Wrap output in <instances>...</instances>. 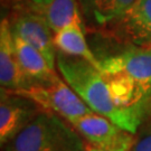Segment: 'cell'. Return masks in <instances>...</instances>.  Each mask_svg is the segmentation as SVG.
<instances>
[{
	"mask_svg": "<svg viewBox=\"0 0 151 151\" xmlns=\"http://www.w3.org/2000/svg\"><path fill=\"white\" fill-rule=\"evenodd\" d=\"M56 66L70 87L93 112L111 120L121 129L135 134L142 124L140 114L118 108L102 72L84 58L57 52Z\"/></svg>",
	"mask_w": 151,
	"mask_h": 151,
	"instance_id": "1",
	"label": "cell"
},
{
	"mask_svg": "<svg viewBox=\"0 0 151 151\" xmlns=\"http://www.w3.org/2000/svg\"><path fill=\"white\" fill-rule=\"evenodd\" d=\"M5 151H86L84 138L58 114L43 110Z\"/></svg>",
	"mask_w": 151,
	"mask_h": 151,
	"instance_id": "2",
	"label": "cell"
},
{
	"mask_svg": "<svg viewBox=\"0 0 151 151\" xmlns=\"http://www.w3.org/2000/svg\"><path fill=\"white\" fill-rule=\"evenodd\" d=\"M7 92L28 97L35 101L43 110L58 114L68 122L93 113L86 103L60 76L52 82L30 85L24 90Z\"/></svg>",
	"mask_w": 151,
	"mask_h": 151,
	"instance_id": "3",
	"label": "cell"
},
{
	"mask_svg": "<svg viewBox=\"0 0 151 151\" xmlns=\"http://www.w3.org/2000/svg\"><path fill=\"white\" fill-rule=\"evenodd\" d=\"M7 18L14 36L22 38L35 47L45 57L49 66L55 70L57 49L54 43V32L46 19L38 12L37 5L32 1L28 9L11 14Z\"/></svg>",
	"mask_w": 151,
	"mask_h": 151,
	"instance_id": "4",
	"label": "cell"
},
{
	"mask_svg": "<svg viewBox=\"0 0 151 151\" xmlns=\"http://www.w3.org/2000/svg\"><path fill=\"white\" fill-rule=\"evenodd\" d=\"M92 147L108 151H130L134 134L121 129L108 118L93 112L70 122Z\"/></svg>",
	"mask_w": 151,
	"mask_h": 151,
	"instance_id": "5",
	"label": "cell"
},
{
	"mask_svg": "<svg viewBox=\"0 0 151 151\" xmlns=\"http://www.w3.org/2000/svg\"><path fill=\"white\" fill-rule=\"evenodd\" d=\"M43 111L35 101L1 88L0 143L5 147Z\"/></svg>",
	"mask_w": 151,
	"mask_h": 151,
	"instance_id": "6",
	"label": "cell"
},
{
	"mask_svg": "<svg viewBox=\"0 0 151 151\" xmlns=\"http://www.w3.org/2000/svg\"><path fill=\"white\" fill-rule=\"evenodd\" d=\"M103 74H123L151 93V47H134L100 60Z\"/></svg>",
	"mask_w": 151,
	"mask_h": 151,
	"instance_id": "7",
	"label": "cell"
},
{
	"mask_svg": "<svg viewBox=\"0 0 151 151\" xmlns=\"http://www.w3.org/2000/svg\"><path fill=\"white\" fill-rule=\"evenodd\" d=\"M115 39L139 47H151V0H137L121 19L112 25Z\"/></svg>",
	"mask_w": 151,
	"mask_h": 151,
	"instance_id": "8",
	"label": "cell"
},
{
	"mask_svg": "<svg viewBox=\"0 0 151 151\" xmlns=\"http://www.w3.org/2000/svg\"><path fill=\"white\" fill-rule=\"evenodd\" d=\"M0 83L1 88L7 91L24 90L32 85L19 64L15 38L7 17L1 19L0 25Z\"/></svg>",
	"mask_w": 151,
	"mask_h": 151,
	"instance_id": "9",
	"label": "cell"
},
{
	"mask_svg": "<svg viewBox=\"0 0 151 151\" xmlns=\"http://www.w3.org/2000/svg\"><path fill=\"white\" fill-rule=\"evenodd\" d=\"M135 2L137 0H78L84 18L99 27L112 26Z\"/></svg>",
	"mask_w": 151,
	"mask_h": 151,
	"instance_id": "10",
	"label": "cell"
},
{
	"mask_svg": "<svg viewBox=\"0 0 151 151\" xmlns=\"http://www.w3.org/2000/svg\"><path fill=\"white\" fill-rule=\"evenodd\" d=\"M14 38L19 64L32 85L52 82L58 77L56 70L49 66L47 60L37 49L22 38L16 36Z\"/></svg>",
	"mask_w": 151,
	"mask_h": 151,
	"instance_id": "11",
	"label": "cell"
},
{
	"mask_svg": "<svg viewBox=\"0 0 151 151\" xmlns=\"http://www.w3.org/2000/svg\"><path fill=\"white\" fill-rule=\"evenodd\" d=\"M54 43L57 52L84 58L100 68V60L95 57L94 53L86 43L83 22L70 25L54 34Z\"/></svg>",
	"mask_w": 151,
	"mask_h": 151,
	"instance_id": "12",
	"label": "cell"
},
{
	"mask_svg": "<svg viewBox=\"0 0 151 151\" xmlns=\"http://www.w3.org/2000/svg\"><path fill=\"white\" fill-rule=\"evenodd\" d=\"M37 10L54 34L70 25L83 22L78 0H50L46 5H37Z\"/></svg>",
	"mask_w": 151,
	"mask_h": 151,
	"instance_id": "13",
	"label": "cell"
},
{
	"mask_svg": "<svg viewBox=\"0 0 151 151\" xmlns=\"http://www.w3.org/2000/svg\"><path fill=\"white\" fill-rule=\"evenodd\" d=\"M130 151H151V123L143 122L134 134V141Z\"/></svg>",
	"mask_w": 151,
	"mask_h": 151,
	"instance_id": "14",
	"label": "cell"
},
{
	"mask_svg": "<svg viewBox=\"0 0 151 151\" xmlns=\"http://www.w3.org/2000/svg\"><path fill=\"white\" fill-rule=\"evenodd\" d=\"M140 114L142 123L150 122L151 123V93L147 95L140 104Z\"/></svg>",
	"mask_w": 151,
	"mask_h": 151,
	"instance_id": "15",
	"label": "cell"
},
{
	"mask_svg": "<svg viewBox=\"0 0 151 151\" xmlns=\"http://www.w3.org/2000/svg\"><path fill=\"white\" fill-rule=\"evenodd\" d=\"M32 1H34V2L37 4V5H46L50 0H32Z\"/></svg>",
	"mask_w": 151,
	"mask_h": 151,
	"instance_id": "16",
	"label": "cell"
},
{
	"mask_svg": "<svg viewBox=\"0 0 151 151\" xmlns=\"http://www.w3.org/2000/svg\"><path fill=\"white\" fill-rule=\"evenodd\" d=\"M86 151H108V150H103L100 148H95V147H87Z\"/></svg>",
	"mask_w": 151,
	"mask_h": 151,
	"instance_id": "17",
	"label": "cell"
}]
</instances>
